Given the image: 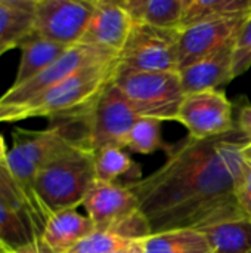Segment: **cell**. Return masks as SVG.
<instances>
[{"instance_id": "obj_20", "label": "cell", "mask_w": 251, "mask_h": 253, "mask_svg": "<svg viewBox=\"0 0 251 253\" xmlns=\"http://www.w3.org/2000/svg\"><path fill=\"white\" fill-rule=\"evenodd\" d=\"M213 253H251V221L238 218L201 230Z\"/></svg>"}, {"instance_id": "obj_27", "label": "cell", "mask_w": 251, "mask_h": 253, "mask_svg": "<svg viewBox=\"0 0 251 253\" xmlns=\"http://www.w3.org/2000/svg\"><path fill=\"white\" fill-rule=\"evenodd\" d=\"M235 125H237V129L247 138L249 144H251V104L243 105L240 108Z\"/></svg>"}, {"instance_id": "obj_30", "label": "cell", "mask_w": 251, "mask_h": 253, "mask_svg": "<svg viewBox=\"0 0 251 253\" xmlns=\"http://www.w3.org/2000/svg\"><path fill=\"white\" fill-rule=\"evenodd\" d=\"M7 147H6V142H4V138L0 135V165H4L6 163V159H7Z\"/></svg>"}, {"instance_id": "obj_9", "label": "cell", "mask_w": 251, "mask_h": 253, "mask_svg": "<svg viewBox=\"0 0 251 253\" xmlns=\"http://www.w3.org/2000/svg\"><path fill=\"white\" fill-rule=\"evenodd\" d=\"M92 12L93 0H36L31 33L68 47L74 46L81 42Z\"/></svg>"}, {"instance_id": "obj_16", "label": "cell", "mask_w": 251, "mask_h": 253, "mask_svg": "<svg viewBox=\"0 0 251 253\" xmlns=\"http://www.w3.org/2000/svg\"><path fill=\"white\" fill-rule=\"evenodd\" d=\"M18 47L21 49L22 55L15 82L12 84L13 87L21 86L28 80L34 79L68 50V46L46 40L43 37L36 36L34 33H30L27 37H24L19 42Z\"/></svg>"}, {"instance_id": "obj_13", "label": "cell", "mask_w": 251, "mask_h": 253, "mask_svg": "<svg viewBox=\"0 0 251 253\" xmlns=\"http://www.w3.org/2000/svg\"><path fill=\"white\" fill-rule=\"evenodd\" d=\"M132 27L133 19L120 0H93V12L80 43L98 46L118 55Z\"/></svg>"}, {"instance_id": "obj_17", "label": "cell", "mask_w": 251, "mask_h": 253, "mask_svg": "<svg viewBox=\"0 0 251 253\" xmlns=\"http://www.w3.org/2000/svg\"><path fill=\"white\" fill-rule=\"evenodd\" d=\"M133 22L180 30L185 0H120Z\"/></svg>"}, {"instance_id": "obj_32", "label": "cell", "mask_w": 251, "mask_h": 253, "mask_svg": "<svg viewBox=\"0 0 251 253\" xmlns=\"http://www.w3.org/2000/svg\"><path fill=\"white\" fill-rule=\"evenodd\" d=\"M243 153H244V157L251 162V144H249V145H246V147H244V151H243Z\"/></svg>"}, {"instance_id": "obj_33", "label": "cell", "mask_w": 251, "mask_h": 253, "mask_svg": "<svg viewBox=\"0 0 251 253\" xmlns=\"http://www.w3.org/2000/svg\"><path fill=\"white\" fill-rule=\"evenodd\" d=\"M0 253H9L6 249H4V246H3L1 243H0Z\"/></svg>"}, {"instance_id": "obj_21", "label": "cell", "mask_w": 251, "mask_h": 253, "mask_svg": "<svg viewBox=\"0 0 251 253\" xmlns=\"http://www.w3.org/2000/svg\"><path fill=\"white\" fill-rule=\"evenodd\" d=\"M251 12V0H185L180 30L198 22Z\"/></svg>"}, {"instance_id": "obj_18", "label": "cell", "mask_w": 251, "mask_h": 253, "mask_svg": "<svg viewBox=\"0 0 251 253\" xmlns=\"http://www.w3.org/2000/svg\"><path fill=\"white\" fill-rule=\"evenodd\" d=\"M143 253H213L201 230L179 228L151 234L143 240Z\"/></svg>"}, {"instance_id": "obj_31", "label": "cell", "mask_w": 251, "mask_h": 253, "mask_svg": "<svg viewBox=\"0 0 251 253\" xmlns=\"http://www.w3.org/2000/svg\"><path fill=\"white\" fill-rule=\"evenodd\" d=\"M16 47V44H12V43H0V56L4 53V52H7V50H10V49H15Z\"/></svg>"}, {"instance_id": "obj_14", "label": "cell", "mask_w": 251, "mask_h": 253, "mask_svg": "<svg viewBox=\"0 0 251 253\" xmlns=\"http://www.w3.org/2000/svg\"><path fill=\"white\" fill-rule=\"evenodd\" d=\"M234 44L235 42L179 71L185 95L204 90H220V87L229 84L234 80Z\"/></svg>"}, {"instance_id": "obj_23", "label": "cell", "mask_w": 251, "mask_h": 253, "mask_svg": "<svg viewBox=\"0 0 251 253\" xmlns=\"http://www.w3.org/2000/svg\"><path fill=\"white\" fill-rule=\"evenodd\" d=\"M161 123L155 119L141 117L127 136L126 150L136 154H152L158 150L166 151L169 145L163 141Z\"/></svg>"}, {"instance_id": "obj_24", "label": "cell", "mask_w": 251, "mask_h": 253, "mask_svg": "<svg viewBox=\"0 0 251 253\" xmlns=\"http://www.w3.org/2000/svg\"><path fill=\"white\" fill-rule=\"evenodd\" d=\"M127 243L130 242L118 237L111 231L95 230L65 253H109Z\"/></svg>"}, {"instance_id": "obj_12", "label": "cell", "mask_w": 251, "mask_h": 253, "mask_svg": "<svg viewBox=\"0 0 251 253\" xmlns=\"http://www.w3.org/2000/svg\"><path fill=\"white\" fill-rule=\"evenodd\" d=\"M83 206L95 230L108 231L139 211L136 196L124 184L96 181L83 200Z\"/></svg>"}, {"instance_id": "obj_3", "label": "cell", "mask_w": 251, "mask_h": 253, "mask_svg": "<svg viewBox=\"0 0 251 253\" xmlns=\"http://www.w3.org/2000/svg\"><path fill=\"white\" fill-rule=\"evenodd\" d=\"M95 182L93 150L89 144H80L67 148L37 172L34 191L41 209L50 218L83 205Z\"/></svg>"}, {"instance_id": "obj_28", "label": "cell", "mask_w": 251, "mask_h": 253, "mask_svg": "<svg viewBox=\"0 0 251 253\" xmlns=\"http://www.w3.org/2000/svg\"><path fill=\"white\" fill-rule=\"evenodd\" d=\"M9 253H55L44 242H43V239L40 237V239H37L34 243H31V245H28V246H25V248H22V249H19V251H15V252H9Z\"/></svg>"}, {"instance_id": "obj_11", "label": "cell", "mask_w": 251, "mask_h": 253, "mask_svg": "<svg viewBox=\"0 0 251 253\" xmlns=\"http://www.w3.org/2000/svg\"><path fill=\"white\" fill-rule=\"evenodd\" d=\"M250 13L223 16L182 28L179 36V71L235 42Z\"/></svg>"}, {"instance_id": "obj_1", "label": "cell", "mask_w": 251, "mask_h": 253, "mask_svg": "<svg viewBox=\"0 0 251 253\" xmlns=\"http://www.w3.org/2000/svg\"><path fill=\"white\" fill-rule=\"evenodd\" d=\"M246 145L249 141L237 127L209 139L188 136L167 147V160L160 169L127 182L152 234L203 230L246 218L235 197L246 165Z\"/></svg>"}, {"instance_id": "obj_7", "label": "cell", "mask_w": 251, "mask_h": 253, "mask_svg": "<svg viewBox=\"0 0 251 253\" xmlns=\"http://www.w3.org/2000/svg\"><path fill=\"white\" fill-rule=\"evenodd\" d=\"M118 55L114 52H109L107 49L86 44V43H77L68 50L58 58L50 67L43 70L40 74H37L34 79L28 80L27 83L21 86H10L1 96H0V107H13V105H21L34 96L40 95L41 92L50 89L52 86L61 83L71 74L77 73L78 70L99 64V62H107L117 59Z\"/></svg>"}, {"instance_id": "obj_15", "label": "cell", "mask_w": 251, "mask_h": 253, "mask_svg": "<svg viewBox=\"0 0 251 253\" xmlns=\"http://www.w3.org/2000/svg\"><path fill=\"white\" fill-rule=\"evenodd\" d=\"M93 231L95 225L87 215L84 216L77 209H70L49 218L41 239L55 253H65Z\"/></svg>"}, {"instance_id": "obj_29", "label": "cell", "mask_w": 251, "mask_h": 253, "mask_svg": "<svg viewBox=\"0 0 251 253\" xmlns=\"http://www.w3.org/2000/svg\"><path fill=\"white\" fill-rule=\"evenodd\" d=\"M109 253H143V240L141 242H130L115 251Z\"/></svg>"}, {"instance_id": "obj_25", "label": "cell", "mask_w": 251, "mask_h": 253, "mask_svg": "<svg viewBox=\"0 0 251 253\" xmlns=\"http://www.w3.org/2000/svg\"><path fill=\"white\" fill-rule=\"evenodd\" d=\"M251 68V13L246 19L243 28L240 30L235 44H234V58H232V74L234 79L243 76Z\"/></svg>"}, {"instance_id": "obj_10", "label": "cell", "mask_w": 251, "mask_h": 253, "mask_svg": "<svg viewBox=\"0 0 251 253\" xmlns=\"http://www.w3.org/2000/svg\"><path fill=\"white\" fill-rule=\"evenodd\" d=\"M234 105L220 90H204L185 95L176 122L188 129V136L194 139H209L232 132Z\"/></svg>"}, {"instance_id": "obj_4", "label": "cell", "mask_w": 251, "mask_h": 253, "mask_svg": "<svg viewBox=\"0 0 251 253\" xmlns=\"http://www.w3.org/2000/svg\"><path fill=\"white\" fill-rule=\"evenodd\" d=\"M114 83L139 117L176 122L185 98L178 71H132L120 65Z\"/></svg>"}, {"instance_id": "obj_8", "label": "cell", "mask_w": 251, "mask_h": 253, "mask_svg": "<svg viewBox=\"0 0 251 253\" xmlns=\"http://www.w3.org/2000/svg\"><path fill=\"white\" fill-rule=\"evenodd\" d=\"M43 230L24 193L0 165V243L7 252H15L40 239Z\"/></svg>"}, {"instance_id": "obj_5", "label": "cell", "mask_w": 251, "mask_h": 253, "mask_svg": "<svg viewBox=\"0 0 251 253\" xmlns=\"http://www.w3.org/2000/svg\"><path fill=\"white\" fill-rule=\"evenodd\" d=\"M178 28H160L133 22L123 49L120 65L132 71H178L179 73Z\"/></svg>"}, {"instance_id": "obj_19", "label": "cell", "mask_w": 251, "mask_h": 253, "mask_svg": "<svg viewBox=\"0 0 251 253\" xmlns=\"http://www.w3.org/2000/svg\"><path fill=\"white\" fill-rule=\"evenodd\" d=\"M36 0H0V43L19 44L33 31Z\"/></svg>"}, {"instance_id": "obj_26", "label": "cell", "mask_w": 251, "mask_h": 253, "mask_svg": "<svg viewBox=\"0 0 251 253\" xmlns=\"http://www.w3.org/2000/svg\"><path fill=\"white\" fill-rule=\"evenodd\" d=\"M235 197L243 215L251 221V162L247 159L235 188Z\"/></svg>"}, {"instance_id": "obj_22", "label": "cell", "mask_w": 251, "mask_h": 253, "mask_svg": "<svg viewBox=\"0 0 251 253\" xmlns=\"http://www.w3.org/2000/svg\"><path fill=\"white\" fill-rule=\"evenodd\" d=\"M95 154V170L96 181L101 182H117L120 176L132 175V181L139 179V166L132 157L120 147H102L93 151Z\"/></svg>"}, {"instance_id": "obj_6", "label": "cell", "mask_w": 251, "mask_h": 253, "mask_svg": "<svg viewBox=\"0 0 251 253\" xmlns=\"http://www.w3.org/2000/svg\"><path fill=\"white\" fill-rule=\"evenodd\" d=\"M139 119L141 117L112 80L89 110L87 125L90 147L93 151L109 145L126 148L127 136Z\"/></svg>"}, {"instance_id": "obj_2", "label": "cell", "mask_w": 251, "mask_h": 253, "mask_svg": "<svg viewBox=\"0 0 251 253\" xmlns=\"http://www.w3.org/2000/svg\"><path fill=\"white\" fill-rule=\"evenodd\" d=\"M118 67V58L84 67L21 105L0 107V123H12L33 117L53 119L84 111L90 108L101 92L114 80Z\"/></svg>"}]
</instances>
